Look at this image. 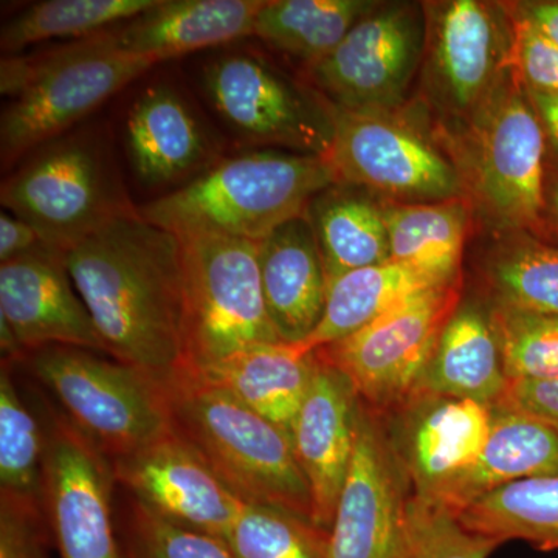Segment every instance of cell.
Segmentation results:
<instances>
[{"instance_id":"12","label":"cell","mask_w":558,"mask_h":558,"mask_svg":"<svg viewBox=\"0 0 558 558\" xmlns=\"http://www.w3.org/2000/svg\"><path fill=\"white\" fill-rule=\"evenodd\" d=\"M202 83L213 108L242 137L329 159L332 106L259 54H223L208 62Z\"/></svg>"},{"instance_id":"33","label":"cell","mask_w":558,"mask_h":558,"mask_svg":"<svg viewBox=\"0 0 558 558\" xmlns=\"http://www.w3.org/2000/svg\"><path fill=\"white\" fill-rule=\"evenodd\" d=\"M46 428L22 399L10 369L0 374V488L2 499L43 509Z\"/></svg>"},{"instance_id":"24","label":"cell","mask_w":558,"mask_h":558,"mask_svg":"<svg viewBox=\"0 0 558 558\" xmlns=\"http://www.w3.org/2000/svg\"><path fill=\"white\" fill-rule=\"evenodd\" d=\"M558 475V433L523 411L497 405L480 457L438 505L459 513L476 499L517 481Z\"/></svg>"},{"instance_id":"29","label":"cell","mask_w":558,"mask_h":558,"mask_svg":"<svg viewBox=\"0 0 558 558\" xmlns=\"http://www.w3.org/2000/svg\"><path fill=\"white\" fill-rule=\"evenodd\" d=\"M376 5L366 0H269L260 7L253 35L311 68Z\"/></svg>"},{"instance_id":"18","label":"cell","mask_w":558,"mask_h":558,"mask_svg":"<svg viewBox=\"0 0 558 558\" xmlns=\"http://www.w3.org/2000/svg\"><path fill=\"white\" fill-rule=\"evenodd\" d=\"M0 323L9 326L22 355L47 347L108 354L64 253L46 244L0 264Z\"/></svg>"},{"instance_id":"43","label":"cell","mask_w":558,"mask_h":558,"mask_svg":"<svg viewBox=\"0 0 558 558\" xmlns=\"http://www.w3.org/2000/svg\"><path fill=\"white\" fill-rule=\"evenodd\" d=\"M529 95L545 130L546 143H548V167L558 170V97L532 94V92H529Z\"/></svg>"},{"instance_id":"14","label":"cell","mask_w":558,"mask_h":558,"mask_svg":"<svg viewBox=\"0 0 558 558\" xmlns=\"http://www.w3.org/2000/svg\"><path fill=\"white\" fill-rule=\"evenodd\" d=\"M411 488L379 414L362 402L357 436L328 532L326 558H396Z\"/></svg>"},{"instance_id":"7","label":"cell","mask_w":558,"mask_h":558,"mask_svg":"<svg viewBox=\"0 0 558 558\" xmlns=\"http://www.w3.org/2000/svg\"><path fill=\"white\" fill-rule=\"evenodd\" d=\"M185 369L218 362L253 344L281 343L260 281L259 242L223 234H180Z\"/></svg>"},{"instance_id":"36","label":"cell","mask_w":558,"mask_h":558,"mask_svg":"<svg viewBox=\"0 0 558 558\" xmlns=\"http://www.w3.org/2000/svg\"><path fill=\"white\" fill-rule=\"evenodd\" d=\"M499 543L470 531L457 513L411 495L409 520L396 558H488Z\"/></svg>"},{"instance_id":"4","label":"cell","mask_w":558,"mask_h":558,"mask_svg":"<svg viewBox=\"0 0 558 558\" xmlns=\"http://www.w3.org/2000/svg\"><path fill=\"white\" fill-rule=\"evenodd\" d=\"M153 65L116 49L108 31L38 57L3 58L0 90L13 97L0 120L3 161L61 138Z\"/></svg>"},{"instance_id":"16","label":"cell","mask_w":558,"mask_h":558,"mask_svg":"<svg viewBox=\"0 0 558 558\" xmlns=\"http://www.w3.org/2000/svg\"><path fill=\"white\" fill-rule=\"evenodd\" d=\"M110 465L143 508L213 537L227 538L245 502L175 432Z\"/></svg>"},{"instance_id":"37","label":"cell","mask_w":558,"mask_h":558,"mask_svg":"<svg viewBox=\"0 0 558 558\" xmlns=\"http://www.w3.org/2000/svg\"><path fill=\"white\" fill-rule=\"evenodd\" d=\"M132 532L137 558H236L226 539L170 523L137 501Z\"/></svg>"},{"instance_id":"21","label":"cell","mask_w":558,"mask_h":558,"mask_svg":"<svg viewBox=\"0 0 558 558\" xmlns=\"http://www.w3.org/2000/svg\"><path fill=\"white\" fill-rule=\"evenodd\" d=\"M124 137L132 170L146 186L170 185L213 165L215 148L207 130L167 84L149 86L135 98Z\"/></svg>"},{"instance_id":"39","label":"cell","mask_w":558,"mask_h":558,"mask_svg":"<svg viewBox=\"0 0 558 558\" xmlns=\"http://www.w3.org/2000/svg\"><path fill=\"white\" fill-rule=\"evenodd\" d=\"M39 510L2 499L0 506V558H44L36 534Z\"/></svg>"},{"instance_id":"9","label":"cell","mask_w":558,"mask_h":558,"mask_svg":"<svg viewBox=\"0 0 558 558\" xmlns=\"http://www.w3.org/2000/svg\"><path fill=\"white\" fill-rule=\"evenodd\" d=\"M427 28L425 7L377 3L328 57L307 68L312 84L332 108L392 112L422 69Z\"/></svg>"},{"instance_id":"34","label":"cell","mask_w":558,"mask_h":558,"mask_svg":"<svg viewBox=\"0 0 558 558\" xmlns=\"http://www.w3.org/2000/svg\"><path fill=\"white\" fill-rule=\"evenodd\" d=\"M226 542L236 558H326L328 554V532L259 502H244Z\"/></svg>"},{"instance_id":"31","label":"cell","mask_w":558,"mask_h":558,"mask_svg":"<svg viewBox=\"0 0 558 558\" xmlns=\"http://www.w3.org/2000/svg\"><path fill=\"white\" fill-rule=\"evenodd\" d=\"M483 271L495 304L558 317V242L508 233L488 253Z\"/></svg>"},{"instance_id":"8","label":"cell","mask_w":558,"mask_h":558,"mask_svg":"<svg viewBox=\"0 0 558 558\" xmlns=\"http://www.w3.org/2000/svg\"><path fill=\"white\" fill-rule=\"evenodd\" d=\"M3 208L38 231L44 244L68 252L110 220L137 211L105 150L92 138L53 140L5 180Z\"/></svg>"},{"instance_id":"5","label":"cell","mask_w":558,"mask_h":558,"mask_svg":"<svg viewBox=\"0 0 558 558\" xmlns=\"http://www.w3.org/2000/svg\"><path fill=\"white\" fill-rule=\"evenodd\" d=\"M27 365L61 416L110 462L174 432L167 387L145 371L70 347L27 352Z\"/></svg>"},{"instance_id":"30","label":"cell","mask_w":558,"mask_h":558,"mask_svg":"<svg viewBox=\"0 0 558 558\" xmlns=\"http://www.w3.org/2000/svg\"><path fill=\"white\" fill-rule=\"evenodd\" d=\"M470 531L502 545L523 539L543 550L558 549V475L508 484L457 513Z\"/></svg>"},{"instance_id":"10","label":"cell","mask_w":558,"mask_h":558,"mask_svg":"<svg viewBox=\"0 0 558 558\" xmlns=\"http://www.w3.org/2000/svg\"><path fill=\"white\" fill-rule=\"evenodd\" d=\"M461 279L417 293L348 339L318 349L368 409L392 411L416 395L444 326L459 304Z\"/></svg>"},{"instance_id":"25","label":"cell","mask_w":558,"mask_h":558,"mask_svg":"<svg viewBox=\"0 0 558 558\" xmlns=\"http://www.w3.org/2000/svg\"><path fill=\"white\" fill-rule=\"evenodd\" d=\"M508 388L490 310L459 301L444 326L417 392L497 407Z\"/></svg>"},{"instance_id":"28","label":"cell","mask_w":558,"mask_h":558,"mask_svg":"<svg viewBox=\"0 0 558 558\" xmlns=\"http://www.w3.org/2000/svg\"><path fill=\"white\" fill-rule=\"evenodd\" d=\"M389 258L442 284L461 279L470 209L465 197L385 205Z\"/></svg>"},{"instance_id":"15","label":"cell","mask_w":558,"mask_h":558,"mask_svg":"<svg viewBox=\"0 0 558 558\" xmlns=\"http://www.w3.org/2000/svg\"><path fill=\"white\" fill-rule=\"evenodd\" d=\"M43 508L61 558H121L112 524V465L68 421L46 428Z\"/></svg>"},{"instance_id":"35","label":"cell","mask_w":558,"mask_h":558,"mask_svg":"<svg viewBox=\"0 0 558 558\" xmlns=\"http://www.w3.org/2000/svg\"><path fill=\"white\" fill-rule=\"evenodd\" d=\"M492 325L508 381L558 379V317L494 304Z\"/></svg>"},{"instance_id":"22","label":"cell","mask_w":558,"mask_h":558,"mask_svg":"<svg viewBox=\"0 0 558 558\" xmlns=\"http://www.w3.org/2000/svg\"><path fill=\"white\" fill-rule=\"evenodd\" d=\"M264 0H159L108 31L116 49L154 64L253 35Z\"/></svg>"},{"instance_id":"23","label":"cell","mask_w":558,"mask_h":558,"mask_svg":"<svg viewBox=\"0 0 558 558\" xmlns=\"http://www.w3.org/2000/svg\"><path fill=\"white\" fill-rule=\"evenodd\" d=\"M315 362V352L307 354L292 344L263 343L183 373L229 392L290 435L310 389Z\"/></svg>"},{"instance_id":"2","label":"cell","mask_w":558,"mask_h":558,"mask_svg":"<svg viewBox=\"0 0 558 558\" xmlns=\"http://www.w3.org/2000/svg\"><path fill=\"white\" fill-rule=\"evenodd\" d=\"M339 182L328 157L255 150L216 161L137 211L178 236L211 233L259 242L306 215L314 197Z\"/></svg>"},{"instance_id":"20","label":"cell","mask_w":558,"mask_h":558,"mask_svg":"<svg viewBox=\"0 0 558 558\" xmlns=\"http://www.w3.org/2000/svg\"><path fill=\"white\" fill-rule=\"evenodd\" d=\"M259 267L271 326L281 343L299 347L317 329L328 296V275L307 215L259 241Z\"/></svg>"},{"instance_id":"27","label":"cell","mask_w":558,"mask_h":558,"mask_svg":"<svg viewBox=\"0 0 558 558\" xmlns=\"http://www.w3.org/2000/svg\"><path fill=\"white\" fill-rule=\"evenodd\" d=\"M438 286L446 284L391 259L340 275L328 282L317 329L296 348L310 354L348 339L417 293Z\"/></svg>"},{"instance_id":"1","label":"cell","mask_w":558,"mask_h":558,"mask_svg":"<svg viewBox=\"0 0 558 558\" xmlns=\"http://www.w3.org/2000/svg\"><path fill=\"white\" fill-rule=\"evenodd\" d=\"M62 253L110 357L145 371L161 385L185 371L178 234L134 211Z\"/></svg>"},{"instance_id":"19","label":"cell","mask_w":558,"mask_h":558,"mask_svg":"<svg viewBox=\"0 0 558 558\" xmlns=\"http://www.w3.org/2000/svg\"><path fill=\"white\" fill-rule=\"evenodd\" d=\"M315 355L310 389L290 438L310 484L314 523L329 532L354 451L362 400L340 369Z\"/></svg>"},{"instance_id":"38","label":"cell","mask_w":558,"mask_h":558,"mask_svg":"<svg viewBox=\"0 0 558 558\" xmlns=\"http://www.w3.org/2000/svg\"><path fill=\"white\" fill-rule=\"evenodd\" d=\"M512 25V65L532 94L558 97V46L513 9L506 7Z\"/></svg>"},{"instance_id":"13","label":"cell","mask_w":558,"mask_h":558,"mask_svg":"<svg viewBox=\"0 0 558 558\" xmlns=\"http://www.w3.org/2000/svg\"><path fill=\"white\" fill-rule=\"evenodd\" d=\"M425 9V97L444 117L468 126L512 65L508 10L478 0H450Z\"/></svg>"},{"instance_id":"40","label":"cell","mask_w":558,"mask_h":558,"mask_svg":"<svg viewBox=\"0 0 558 558\" xmlns=\"http://www.w3.org/2000/svg\"><path fill=\"white\" fill-rule=\"evenodd\" d=\"M498 405L523 411L558 433V379L508 381Z\"/></svg>"},{"instance_id":"42","label":"cell","mask_w":558,"mask_h":558,"mask_svg":"<svg viewBox=\"0 0 558 558\" xmlns=\"http://www.w3.org/2000/svg\"><path fill=\"white\" fill-rule=\"evenodd\" d=\"M524 20L558 46V0H531L512 3Z\"/></svg>"},{"instance_id":"32","label":"cell","mask_w":558,"mask_h":558,"mask_svg":"<svg viewBox=\"0 0 558 558\" xmlns=\"http://www.w3.org/2000/svg\"><path fill=\"white\" fill-rule=\"evenodd\" d=\"M159 0H46L3 25L0 46L17 51L50 39H89L153 9Z\"/></svg>"},{"instance_id":"3","label":"cell","mask_w":558,"mask_h":558,"mask_svg":"<svg viewBox=\"0 0 558 558\" xmlns=\"http://www.w3.org/2000/svg\"><path fill=\"white\" fill-rule=\"evenodd\" d=\"M165 387L174 432L244 501L284 509L314 523L310 484L288 432L189 374H179Z\"/></svg>"},{"instance_id":"41","label":"cell","mask_w":558,"mask_h":558,"mask_svg":"<svg viewBox=\"0 0 558 558\" xmlns=\"http://www.w3.org/2000/svg\"><path fill=\"white\" fill-rule=\"evenodd\" d=\"M40 244L44 242L31 223L11 213L0 215V260L2 263L25 255Z\"/></svg>"},{"instance_id":"6","label":"cell","mask_w":558,"mask_h":558,"mask_svg":"<svg viewBox=\"0 0 558 558\" xmlns=\"http://www.w3.org/2000/svg\"><path fill=\"white\" fill-rule=\"evenodd\" d=\"M468 140L469 185L486 218L508 233L545 236L548 143L513 65L468 124Z\"/></svg>"},{"instance_id":"11","label":"cell","mask_w":558,"mask_h":558,"mask_svg":"<svg viewBox=\"0 0 558 558\" xmlns=\"http://www.w3.org/2000/svg\"><path fill=\"white\" fill-rule=\"evenodd\" d=\"M332 109L329 160L340 182L398 204L464 197L461 168L405 120L392 112Z\"/></svg>"},{"instance_id":"44","label":"cell","mask_w":558,"mask_h":558,"mask_svg":"<svg viewBox=\"0 0 558 558\" xmlns=\"http://www.w3.org/2000/svg\"><path fill=\"white\" fill-rule=\"evenodd\" d=\"M558 242V170L548 167L545 190V236Z\"/></svg>"},{"instance_id":"26","label":"cell","mask_w":558,"mask_h":558,"mask_svg":"<svg viewBox=\"0 0 558 558\" xmlns=\"http://www.w3.org/2000/svg\"><path fill=\"white\" fill-rule=\"evenodd\" d=\"M306 215L317 236L328 282L391 259L385 205L376 194L339 182L315 196Z\"/></svg>"},{"instance_id":"17","label":"cell","mask_w":558,"mask_h":558,"mask_svg":"<svg viewBox=\"0 0 558 558\" xmlns=\"http://www.w3.org/2000/svg\"><path fill=\"white\" fill-rule=\"evenodd\" d=\"M395 411L385 429L411 495L438 502L480 457L492 409L475 400L417 392Z\"/></svg>"}]
</instances>
